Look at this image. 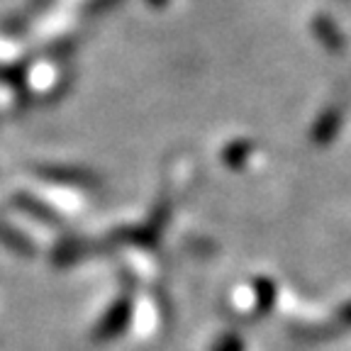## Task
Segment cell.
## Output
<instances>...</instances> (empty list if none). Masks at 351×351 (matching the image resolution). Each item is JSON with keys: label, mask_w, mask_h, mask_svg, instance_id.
Masks as SVG:
<instances>
[{"label": "cell", "mask_w": 351, "mask_h": 351, "mask_svg": "<svg viewBox=\"0 0 351 351\" xmlns=\"http://www.w3.org/2000/svg\"><path fill=\"white\" fill-rule=\"evenodd\" d=\"M0 241H3L8 249H12V252L22 254V256H29V254H32V244L22 234H17V230H12L3 219H0Z\"/></svg>", "instance_id": "obj_1"}, {"label": "cell", "mask_w": 351, "mask_h": 351, "mask_svg": "<svg viewBox=\"0 0 351 351\" xmlns=\"http://www.w3.org/2000/svg\"><path fill=\"white\" fill-rule=\"evenodd\" d=\"M17 205H22V208H25V210H29V213H34V217L49 219V222H51V219H54V217H51V213H47V208H42V205H37V203H34V200H29V197H25V195L17 197Z\"/></svg>", "instance_id": "obj_2"}]
</instances>
